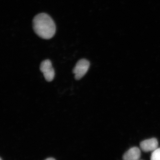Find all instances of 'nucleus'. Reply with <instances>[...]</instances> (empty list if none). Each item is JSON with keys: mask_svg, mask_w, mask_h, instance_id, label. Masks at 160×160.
Segmentation results:
<instances>
[{"mask_svg": "<svg viewBox=\"0 0 160 160\" xmlns=\"http://www.w3.org/2000/svg\"><path fill=\"white\" fill-rule=\"evenodd\" d=\"M45 160H56L54 158H48L46 159Z\"/></svg>", "mask_w": 160, "mask_h": 160, "instance_id": "obj_7", "label": "nucleus"}, {"mask_svg": "<svg viewBox=\"0 0 160 160\" xmlns=\"http://www.w3.org/2000/svg\"><path fill=\"white\" fill-rule=\"evenodd\" d=\"M141 152L137 147L130 148L123 156V160H139L141 157Z\"/></svg>", "mask_w": 160, "mask_h": 160, "instance_id": "obj_5", "label": "nucleus"}, {"mask_svg": "<svg viewBox=\"0 0 160 160\" xmlns=\"http://www.w3.org/2000/svg\"><path fill=\"white\" fill-rule=\"evenodd\" d=\"M40 69L47 82H50L53 80L55 76L54 69L50 60L43 61L40 65Z\"/></svg>", "mask_w": 160, "mask_h": 160, "instance_id": "obj_3", "label": "nucleus"}, {"mask_svg": "<svg viewBox=\"0 0 160 160\" xmlns=\"http://www.w3.org/2000/svg\"><path fill=\"white\" fill-rule=\"evenodd\" d=\"M150 160H160V148L152 151Z\"/></svg>", "mask_w": 160, "mask_h": 160, "instance_id": "obj_6", "label": "nucleus"}, {"mask_svg": "<svg viewBox=\"0 0 160 160\" xmlns=\"http://www.w3.org/2000/svg\"><path fill=\"white\" fill-rule=\"evenodd\" d=\"M32 26L36 34L44 39L51 38L56 32L54 21L46 13L37 15L32 21Z\"/></svg>", "mask_w": 160, "mask_h": 160, "instance_id": "obj_1", "label": "nucleus"}, {"mask_svg": "<svg viewBox=\"0 0 160 160\" xmlns=\"http://www.w3.org/2000/svg\"><path fill=\"white\" fill-rule=\"evenodd\" d=\"M1 160H2V158H1Z\"/></svg>", "mask_w": 160, "mask_h": 160, "instance_id": "obj_8", "label": "nucleus"}, {"mask_svg": "<svg viewBox=\"0 0 160 160\" xmlns=\"http://www.w3.org/2000/svg\"><path fill=\"white\" fill-rule=\"evenodd\" d=\"M158 142L155 138L144 140L140 143L141 149L144 152L153 151L158 148Z\"/></svg>", "mask_w": 160, "mask_h": 160, "instance_id": "obj_4", "label": "nucleus"}, {"mask_svg": "<svg viewBox=\"0 0 160 160\" xmlns=\"http://www.w3.org/2000/svg\"><path fill=\"white\" fill-rule=\"evenodd\" d=\"M90 63L86 59H82L78 61L73 69L76 79H81L87 73L89 70Z\"/></svg>", "mask_w": 160, "mask_h": 160, "instance_id": "obj_2", "label": "nucleus"}]
</instances>
